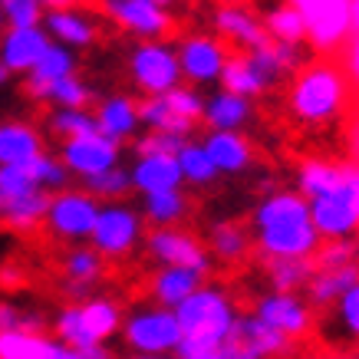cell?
Masks as SVG:
<instances>
[{
    "instance_id": "obj_32",
    "label": "cell",
    "mask_w": 359,
    "mask_h": 359,
    "mask_svg": "<svg viewBox=\"0 0 359 359\" xmlns=\"http://www.w3.org/2000/svg\"><path fill=\"white\" fill-rule=\"evenodd\" d=\"M142 221L149 224V231L155 228H182V221L188 218L191 211V201H188L185 191H165V195H152L142 198Z\"/></svg>"
},
{
    "instance_id": "obj_29",
    "label": "cell",
    "mask_w": 359,
    "mask_h": 359,
    "mask_svg": "<svg viewBox=\"0 0 359 359\" xmlns=\"http://www.w3.org/2000/svg\"><path fill=\"white\" fill-rule=\"evenodd\" d=\"M356 283H359V264L339 267V271H316L313 267V277L306 283L304 300L310 304V310H330V306L337 304L349 287H356Z\"/></svg>"
},
{
    "instance_id": "obj_27",
    "label": "cell",
    "mask_w": 359,
    "mask_h": 359,
    "mask_svg": "<svg viewBox=\"0 0 359 359\" xmlns=\"http://www.w3.org/2000/svg\"><path fill=\"white\" fill-rule=\"evenodd\" d=\"M46 205L50 195L46 191H30L20 198H0V228L13 231V234H33L43 228Z\"/></svg>"
},
{
    "instance_id": "obj_54",
    "label": "cell",
    "mask_w": 359,
    "mask_h": 359,
    "mask_svg": "<svg viewBox=\"0 0 359 359\" xmlns=\"http://www.w3.org/2000/svg\"><path fill=\"white\" fill-rule=\"evenodd\" d=\"M343 359H359V353H356V356H343Z\"/></svg>"
},
{
    "instance_id": "obj_17",
    "label": "cell",
    "mask_w": 359,
    "mask_h": 359,
    "mask_svg": "<svg viewBox=\"0 0 359 359\" xmlns=\"http://www.w3.org/2000/svg\"><path fill=\"white\" fill-rule=\"evenodd\" d=\"M43 30L50 36V43H60L66 50H86L99 40V23L96 17L83 7H66V4H56V7H46L43 17Z\"/></svg>"
},
{
    "instance_id": "obj_21",
    "label": "cell",
    "mask_w": 359,
    "mask_h": 359,
    "mask_svg": "<svg viewBox=\"0 0 359 359\" xmlns=\"http://www.w3.org/2000/svg\"><path fill=\"white\" fill-rule=\"evenodd\" d=\"M50 50V36L43 27L36 30H4L0 33V63L13 73L27 76L33 66L40 63V56Z\"/></svg>"
},
{
    "instance_id": "obj_6",
    "label": "cell",
    "mask_w": 359,
    "mask_h": 359,
    "mask_svg": "<svg viewBox=\"0 0 359 359\" xmlns=\"http://www.w3.org/2000/svg\"><path fill=\"white\" fill-rule=\"evenodd\" d=\"M139 244H145V221H142L139 208L129 201L99 208L96 228L89 234V248L102 261H126L139 250Z\"/></svg>"
},
{
    "instance_id": "obj_20",
    "label": "cell",
    "mask_w": 359,
    "mask_h": 359,
    "mask_svg": "<svg viewBox=\"0 0 359 359\" xmlns=\"http://www.w3.org/2000/svg\"><path fill=\"white\" fill-rule=\"evenodd\" d=\"M69 76H76V53L60 43H50V50L40 56V63L23 76V93L33 102H50V89Z\"/></svg>"
},
{
    "instance_id": "obj_23",
    "label": "cell",
    "mask_w": 359,
    "mask_h": 359,
    "mask_svg": "<svg viewBox=\"0 0 359 359\" xmlns=\"http://www.w3.org/2000/svg\"><path fill=\"white\" fill-rule=\"evenodd\" d=\"M129 178H132V191H139L142 198L165 195V191H182V172L178 162L168 155H152V158H135L129 165Z\"/></svg>"
},
{
    "instance_id": "obj_13",
    "label": "cell",
    "mask_w": 359,
    "mask_h": 359,
    "mask_svg": "<svg viewBox=\"0 0 359 359\" xmlns=\"http://www.w3.org/2000/svg\"><path fill=\"white\" fill-rule=\"evenodd\" d=\"M250 313L257 316L267 330L287 337L290 343L310 337L316 327V313L310 310V304H306L300 294H277V290H267V294H261L254 300Z\"/></svg>"
},
{
    "instance_id": "obj_24",
    "label": "cell",
    "mask_w": 359,
    "mask_h": 359,
    "mask_svg": "<svg viewBox=\"0 0 359 359\" xmlns=\"http://www.w3.org/2000/svg\"><path fill=\"white\" fill-rule=\"evenodd\" d=\"M201 145L218 175H241L254 162V145L244 132H208Z\"/></svg>"
},
{
    "instance_id": "obj_36",
    "label": "cell",
    "mask_w": 359,
    "mask_h": 359,
    "mask_svg": "<svg viewBox=\"0 0 359 359\" xmlns=\"http://www.w3.org/2000/svg\"><path fill=\"white\" fill-rule=\"evenodd\" d=\"M46 129L60 142H73L96 132V116L93 109H53L46 116Z\"/></svg>"
},
{
    "instance_id": "obj_1",
    "label": "cell",
    "mask_w": 359,
    "mask_h": 359,
    "mask_svg": "<svg viewBox=\"0 0 359 359\" xmlns=\"http://www.w3.org/2000/svg\"><path fill=\"white\" fill-rule=\"evenodd\" d=\"M250 238L264 261L313 257L323 244L310 224V208L294 188H273L254 205Z\"/></svg>"
},
{
    "instance_id": "obj_26",
    "label": "cell",
    "mask_w": 359,
    "mask_h": 359,
    "mask_svg": "<svg viewBox=\"0 0 359 359\" xmlns=\"http://www.w3.org/2000/svg\"><path fill=\"white\" fill-rule=\"evenodd\" d=\"M254 116L250 99L234 96L228 89H218L205 99V116L201 122L208 126V132H241Z\"/></svg>"
},
{
    "instance_id": "obj_7",
    "label": "cell",
    "mask_w": 359,
    "mask_h": 359,
    "mask_svg": "<svg viewBox=\"0 0 359 359\" xmlns=\"http://www.w3.org/2000/svg\"><path fill=\"white\" fill-rule=\"evenodd\" d=\"M306 43L316 53L346 50L353 40V0H294Z\"/></svg>"
},
{
    "instance_id": "obj_18",
    "label": "cell",
    "mask_w": 359,
    "mask_h": 359,
    "mask_svg": "<svg viewBox=\"0 0 359 359\" xmlns=\"http://www.w3.org/2000/svg\"><path fill=\"white\" fill-rule=\"evenodd\" d=\"M93 116H96V132L102 139L116 142V145L139 139V99L126 96V93H112V96L99 99Z\"/></svg>"
},
{
    "instance_id": "obj_11",
    "label": "cell",
    "mask_w": 359,
    "mask_h": 359,
    "mask_svg": "<svg viewBox=\"0 0 359 359\" xmlns=\"http://www.w3.org/2000/svg\"><path fill=\"white\" fill-rule=\"evenodd\" d=\"M145 254L152 257L158 267H185L201 277L211 273V254H208L205 241L191 234L188 228H155L145 231Z\"/></svg>"
},
{
    "instance_id": "obj_15",
    "label": "cell",
    "mask_w": 359,
    "mask_h": 359,
    "mask_svg": "<svg viewBox=\"0 0 359 359\" xmlns=\"http://www.w3.org/2000/svg\"><path fill=\"white\" fill-rule=\"evenodd\" d=\"M60 162L69 172V178L89 182V178L106 175L109 168H119L122 145H116V142L102 139L99 132H93V135H83V139L60 142Z\"/></svg>"
},
{
    "instance_id": "obj_9",
    "label": "cell",
    "mask_w": 359,
    "mask_h": 359,
    "mask_svg": "<svg viewBox=\"0 0 359 359\" xmlns=\"http://www.w3.org/2000/svg\"><path fill=\"white\" fill-rule=\"evenodd\" d=\"M129 76L142 99L165 96L172 89L185 86L182 69H178V53L168 40H152V43H135L129 53Z\"/></svg>"
},
{
    "instance_id": "obj_16",
    "label": "cell",
    "mask_w": 359,
    "mask_h": 359,
    "mask_svg": "<svg viewBox=\"0 0 359 359\" xmlns=\"http://www.w3.org/2000/svg\"><path fill=\"white\" fill-rule=\"evenodd\" d=\"M211 27H215V36L224 40L228 46H234L238 53H254L267 43V30H264L261 13H254L250 7H241V4H224L211 13Z\"/></svg>"
},
{
    "instance_id": "obj_48",
    "label": "cell",
    "mask_w": 359,
    "mask_h": 359,
    "mask_svg": "<svg viewBox=\"0 0 359 359\" xmlns=\"http://www.w3.org/2000/svg\"><path fill=\"white\" fill-rule=\"evenodd\" d=\"M23 323V310L11 300H0V333H13Z\"/></svg>"
},
{
    "instance_id": "obj_30",
    "label": "cell",
    "mask_w": 359,
    "mask_h": 359,
    "mask_svg": "<svg viewBox=\"0 0 359 359\" xmlns=\"http://www.w3.org/2000/svg\"><path fill=\"white\" fill-rule=\"evenodd\" d=\"M79 316H83V327L93 339H96L99 346H106L112 337H119L122 330V306L112 300V297H102V294H93L89 300L79 304Z\"/></svg>"
},
{
    "instance_id": "obj_28",
    "label": "cell",
    "mask_w": 359,
    "mask_h": 359,
    "mask_svg": "<svg viewBox=\"0 0 359 359\" xmlns=\"http://www.w3.org/2000/svg\"><path fill=\"white\" fill-rule=\"evenodd\" d=\"M205 248L211 254V261L241 264L248 261V254L254 250V238H250V231L241 221H218V224L208 228Z\"/></svg>"
},
{
    "instance_id": "obj_14",
    "label": "cell",
    "mask_w": 359,
    "mask_h": 359,
    "mask_svg": "<svg viewBox=\"0 0 359 359\" xmlns=\"http://www.w3.org/2000/svg\"><path fill=\"white\" fill-rule=\"evenodd\" d=\"M290 353H294V343L267 330L250 310L234 320L231 337L221 346V359H283Z\"/></svg>"
},
{
    "instance_id": "obj_4",
    "label": "cell",
    "mask_w": 359,
    "mask_h": 359,
    "mask_svg": "<svg viewBox=\"0 0 359 359\" xmlns=\"http://www.w3.org/2000/svg\"><path fill=\"white\" fill-rule=\"evenodd\" d=\"M359 168L346 165V175L333 191L310 198V224L323 244L330 241H353L359 234Z\"/></svg>"
},
{
    "instance_id": "obj_42",
    "label": "cell",
    "mask_w": 359,
    "mask_h": 359,
    "mask_svg": "<svg viewBox=\"0 0 359 359\" xmlns=\"http://www.w3.org/2000/svg\"><path fill=\"white\" fill-rule=\"evenodd\" d=\"M353 264H359L356 241H330V244H320V250L313 254L316 271H339V267H353Z\"/></svg>"
},
{
    "instance_id": "obj_2",
    "label": "cell",
    "mask_w": 359,
    "mask_h": 359,
    "mask_svg": "<svg viewBox=\"0 0 359 359\" xmlns=\"http://www.w3.org/2000/svg\"><path fill=\"white\" fill-rule=\"evenodd\" d=\"M349 99H353V79L346 69L333 60H316L306 63L290 83L287 93V106L300 126L320 129V126H333L346 116Z\"/></svg>"
},
{
    "instance_id": "obj_34",
    "label": "cell",
    "mask_w": 359,
    "mask_h": 359,
    "mask_svg": "<svg viewBox=\"0 0 359 359\" xmlns=\"http://www.w3.org/2000/svg\"><path fill=\"white\" fill-rule=\"evenodd\" d=\"M264 30H267V40L273 43H287V46H306V33H304V20H300V11L294 4H277L261 17Z\"/></svg>"
},
{
    "instance_id": "obj_50",
    "label": "cell",
    "mask_w": 359,
    "mask_h": 359,
    "mask_svg": "<svg viewBox=\"0 0 359 359\" xmlns=\"http://www.w3.org/2000/svg\"><path fill=\"white\" fill-rule=\"evenodd\" d=\"M79 359H119V356H116L109 346H89L79 353Z\"/></svg>"
},
{
    "instance_id": "obj_40",
    "label": "cell",
    "mask_w": 359,
    "mask_h": 359,
    "mask_svg": "<svg viewBox=\"0 0 359 359\" xmlns=\"http://www.w3.org/2000/svg\"><path fill=\"white\" fill-rule=\"evenodd\" d=\"M4 23L7 30H36L43 27L46 7L40 0H4Z\"/></svg>"
},
{
    "instance_id": "obj_5",
    "label": "cell",
    "mask_w": 359,
    "mask_h": 359,
    "mask_svg": "<svg viewBox=\"0 0 359 359\" xmlns=\"http://www.w3.org/2000/svg\"><path fill=\"white\" fill-rule=\"evenodd\" d=\"M119 337L132 356H175V349L182 343V327L175 310L142 304L126 313Z\"/></svg>"
},
{
    "instance_id": "obj_25",
    "label": "cell",
    "mask_w": 359,
    "mask_h": 359,
    "mask_svg": "<svg viewBox=\"0 0 359 359\" xmlns=\"http://www.w3.org/2000/svg\"><path fill=\"white\" fill-rule=\"evenodd\" d=\"M201 287H205V277L185 267H158L149 277V297L155 306H165V310H178Z\"/></svg>"
},
{
    "instance_id": "obj_33",
    "label": "cell",
    "mask_w": 359,
    "mask_h": 359,
    "mask_svg": "<svg viewBox=\"0 0 359 359\" xmlns=\"http://www.w3.org/2000/svg\"><path fill=\"white\" fill-rule=\"evenodd\" d=\"M267 283L277 294H300L313 277V257H287V261H264Z\"/></svg>"
},
{
    "instance_id": "obj_39",
    "label": "cell",
    "mask_w": 359,
    "mask_h": 359,
    "mask_svg": "<svg viewBox=\"0 0 359 359\" xmlns=\"http://www.w3.org/2000/svg\"><path fill=\"white\" fill-rule=\"evenodd\" d=\"M23 168L30 172L33 185L40 188V191H46V195H56V191L69 188V172L63 168L60 155H53V152L36 155V158H33L30 165H23Z\"/></svg>"
},
{
    "instance_id": "obj_31",
    "label": "cell",
    "mask_w": 359,
    "mask_h": 359,
    "mask_svg": "<svg viewBox=\"0 0 359 359\" xmlns=\"http://www.w3.org/2000/svg\"><path fill=\"white\" fill-rule=\"evenodd\" d=\"M346 175V165L343 162H333V158H304L297 165V195L310 201V198H320L333 191V188L343 182Z\"/></svg>"
},
{
    "instance_id": "obj_52",
    "label": "cell",
    "mask_w": 359,
    "mask_h": 359,
    "mask_svg": "<svg viewBox=\"0 0 359 359\" xmlns=\"http://www.w3.org/2000/svg\"><path fill=\"white\" fill-rule=\"evenodd\" d=\"M126 359H175V356H126Z\"/></svg>"
},
{
    "instance_id": "obj_41",
    "label": "cell",
    "mask_w": 359,
    "mask_h": 359,
    "mask_svg": "<svg viewBox=\"0 0 359 359\" xmlns=\"http://www.w3.org/2000/svg\"><path fill=\"white\" fill-rule=\"evenodd\" d=\"M50 102H53V109H89L93 86L76 73V76L63 79V83H56V86L50 89Z\"/></svg>"
},
{
    "instance_id": "obj_51",
    "label": "cell",
    "mask_w": 359,
    "mask_h": 359,
    "mask_svg": "<svg viewBox=\"0 0 359 359\" xmlns=\"http://www.w3.org/2000/svg\"><path fill=\"white\" fill-rule=\"evenodd\" d=\"M7 79H11V69H7V66L0 63V86H7Z\"/></svg>"
},
{
    "instance_id": "obj_35",
    "label": "cell",
    "mask_w": 359,
    "mask_h": 359,
    "mask_svg": "<svg viewBox=\"0 0 359 359\" xmlns=\"http://www.w3.org/2000/svg\"><path fill=\"white\" fill-rule=\"evenodd\" d=\"M175 162H178V172H182V182L191 188H208L218 182V172H215V165L208 158L205 145L195 139H188L182 145V152L175 155Z\"/></svg>"
},
{
    "instance_id": "obj_22",
    "label": "cell",
    "mask_w": 359,
    "mask_h": 359,
    "mask_svg": "<svg viewBox=\"0 0 359 359\" xmlns=\"http://www.w3.org/2000/svg\"><path fill=\"white\" fill-rule=\"evenodd\" d=\"M43 132L40 126H33V122H23V119H7L0 122V168H7V165H30L36 155H43Z\"/></svg>"
},
{
    "instance_id": "obj_45",
    "label": "cell",
    "mask_w": 359,
    "mask_h": 359,
    "mask_svg": "<svg viewBox=\"0 0 359 359\" xmlns=\"http://www.w3.org/2000/svg\"><path fill=\"white\" fill-rule=\"evenodd\" d=\"M30 191H40V188L33 185L27 168H17V165L0 168V198H20V195H30Z\"/></svg>"
},
{
    "instance_id": "obj_19",
    "label": "cell",
    "mask_w": 359,
    "mask_h": 359,
    "mask_svg": "<svg viewBox=\"0 0 359 359\" xmlns=\"http://www.w3.org/2000/svg\"><path fill=\"white\" fill-rule=\"evenodd\" d=\"M106 277V261L89 244L69 248L63 257V294L69 304H83L93 297V287Z\"/></svg>"
},
{
    "instance_id": "obj_12",
    "label": "cell",
    "mask_w": 359,
    "mask_h": 359,
    "mask_svg": "<svg viewBox=\"0 0 359 359\" xmlns=\"http://www.w3.org/2000/svg\"><path fill=\"white\" fill-rule=\"evenodd\" d=\"M99 11L106 13L119 30L139 36V43L165 40L175 30V17L162 0H106Z\"/></svg>"
},
{
    "instance_id": "obj_10",
    "label": "cell",
    "mask_w": 359,
    "mask_h": 359,
    "mask_svg": "<svg viewBox=\"0 0 359 359\" xmlns=\"http://www.w3.org/2000/svg\"><path fill=\"white\" fill-rule=\"evenodd\" d=\"M178 69H182V83L191 89L198 86H215L221 83V73L231 60V46L224 40H218L215 33L208 30H191L185 33L178 43Z\"/></svg>"
},
{
    "instance_id": "obj_8",
    "label": "cell",
    "mask_w": 359,
    "mask_h": 359,
    "mask_svg": "<svg viewBox=\"0 0 359 359\" xmlns=\"http://www.w3.org/2000/svg\"><path fill=\"white\" fill-rule=\"evenodd\" d=\"M99 208L102 205L83 188H63V191L50 195L43 228L50 238L63 241V244H89V234H93L99 218Z\"/></svg>"
},
{
    "instance_id": "obj_47",
    "label": "cell",
    "mask_w": 359,
    "mask_h": 359,
    "mask_svg": "<svg viewBox=\"0 0 359 359\" xmlns=\"http://www.w3.org/2000/svg\"><path fill=\"white\" fill-rule=\"evenodd\" d=\"M23 283H27V271H23V264H17V261L0 264V287H4V290H20Z\"/></svg>"
},
{
    "instance_id": "obj_43",
    "label": "cell",
    "mask_w": 359,
    "mask_h": 359,
    "mask_svg": "<svg viewBox=\"0 0 359 359\" xmlns=\"http://www.w3.org/2000/svg\"><path fill=\"white\" fill-rule=\"evenodd\" d=\"M46 339L50 337H33V333H23V330L0 333V359H40Z\"/></svg>"
},
{
    "instance_id": "obj_53",
    "label": "cell",
    "mask_w": 359,
    "mask_h": 359,
    "mask_svg": "<svg viewBox=\"0 0 359 359\" xmlns=\"http://www.w3.org/2000/svg\"><path fill=\"white\" fill-rule=\"evenodd\" d=\"M7 30V23H4V7H0V33Z\"/></svg>"
},
{
    "instance_id": "obj_3",
    "label": "cell",
    "mask_w": 359,
    "mask_h": 359,
    "mask_svg": "<svg viewBox=\"0 0 359 359\" xmlns=\"http://www.w3.org/2000/svg\"><path fill=\"white\" fill-rule=\"evenodd\" d=\"M175 316H178V327H182V339L221 349L224 339L231 337V327L241 316V310L224 287L205 280V287L188 297L185 304L175 310Z\"/></svg>"
},
{
    "instance_id": "obj_55",
    "label": "cell",
    "mask_w": 359,
    "mask_h": 359,
    "mask_svg": "<svg viewBox=\"0 0 359 359\" xmlns=\"http://www.w3.org/2000/svg\"><path fill=\"white\" fill-rule=\"evenodd\" d=\"M356 198H359V195H356Z\"/></svg>"
},
{
    "instance_id": "obj_49",
    "label": "cell",
    "mask_w": 359,
    "mask_h": 359,
    "mask_svg": "<svg viewBox=\"0 0 359 359\" xmlns=\"http://www.w3.org/2000/svg\"><path fill=\"white\" fill-rule=\"evenodd\" d=\"M40 359H79V353L76 349H69V346H63L60 339H46V346H43V353H40Z\"/></svg>"
},
{
    "instance_id": "obj_46",
    "label": "cell",
    "mask_w": 359,
    "mask_h": 359,
    "mask_svg": "<svg viewBox=\"0 0 359 359\" xmlns=\"http://www.w3.org/2000/svg\"><path fill=\"white\" fill-rule=\"evenodd\" d=\"M343 69H346V76L359 86V0L353 4V40H349V46H346V63H343Z\"/></svg>"
},
{
    "instance_id": "obj_37",
    "label": "cell",
    "mask_w": 359,
    "mask_h": 359,
    "mask_svg": "<svg viewBox=\"0 0 359 359\" xmlns=\"http://www.w3.org/2000/svg\"><path fill=\"white\" fill-rule=\"evenodd\" d=\"M330 327H333V333H339V339L359 346V283L349 287L346 294L330 306Z\"/></svg>"
},
{
    "instance_id": "obj_38",
    "label": "cell",
    "mask_w": 359,
    "mask_h": 359,
    "mask_svg": "<svg viewBox=\"0 0 359 359\" xmlns=\"http://www.w3.org/2000/svg\"><path fill=\"white\" fill-rule=\"evenodd\" d=\"M83 191L96 198L99 205H116V201H126V195H132V178H129V168H109L106 175L99 178H89L83 182Z\"/></svg>"
},
{
    "instance_id": "obj_44",
    "label": "cell",
    "mask_w": 359,
    "mask_h": 359,
    "mask_svg": "<svg viewBox=\"0 0 359 359\" xmlns=\"http://www.w3.org/2000/svg\"><path fill=\"white\" fill-rule=\"evenodd\" d=\"M188 139H178V135H165V132H139V139L132 142L135 145V158H152V155H175L182 152V145Z\"/></svg>"
}]
</instances>
